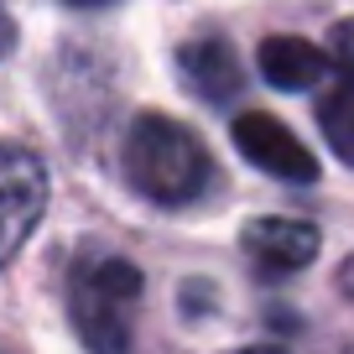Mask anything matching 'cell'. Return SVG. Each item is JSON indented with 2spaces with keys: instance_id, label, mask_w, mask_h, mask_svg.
I'll list each match as a JSON object with an SVG mask.
<instances>
[{
  "instance_id": "1",
  "label": "cell",
  "mask_w": 354,
  "mask_h": 354,
  "mask_svg": "<svg viewBox=\"0 0 354 354\" xmlns=\"http://www.w3.org/2000/svg\"><path fill=\"white\" fill-rule=\"evenodd\" d=\"M120 167H125V183L146 203H162V209L193 203L209 188V172H214L203 141L172 115H136L120 141Z\"/></svg>"
},
{
  "instance_id": "2",
  "label": "cell",
  "mask_w": 354,
  "mask_h": 354,
  "mask_svg": "<svg viewBox=\"0 0 354 354\" xmlns=\"http://www.w3.org/2000/svg\"><path fill=\"white\" fill-rule=\"evenodd\" d=\"M141 313V271L120 255H88L68 277V318L88 354H131Z\"/></svg>"
},
{
  "instance_id": "3",
  "label": "cell",
  "mask_w": 354,
  "mask_h": 354,
  "mask_svg": "<svg viewBox=\"0 0 354 354\" xmlns=\"http://www.w3.org/2000/svg\"><path fill=\"white\" fill-rule=\"evenodd\" d=\"M47 209V167L26 146H0V266L11 261Z\"/></svg>"
},
{
  "instance_id": "4",
  "label": "cell",
  "mask_w": 354,
  "mask_h": 354,
  "mask_svg": "<svg viewBox=\"0 0 354 354\" xmlns=\"http://www.w3.org/2000/svg\"><path fill=\"white\" fill-rule=\"evenodd\" d=\"M234 151L277 183H318V156L266 110H245L234 120Z\"/></svg>"
},
{
  "instance_id": "5",
  "label": "cell",
  "mask_w": 354,
  "mask_h": 354,
  "mask_svg": "<svg viewBox=\"0 0 354 354\" xmlns=\"http://www.w3.org/2000/svg\"><path fill=\"white\" fill-rule=\"evenodd\" d=\"M245 255L266 277H287L318 255V230L308 219H255L245 224Z\"/></svg>"
},
{
  "instance_id": "6",
  "label": "cell",
  "mask_w": 354,
  "mask_h": 354,
  "mask_svg": "<svg viewBox=\"0 0 354 354\" xmlns=\"http://www.w3.org/2000/svg\"><path fill=\"white\" fill-rule=\"evenodd\" d=\"M177 73L209 104H230L234 88H240V63H234L230 42H219V37H193V42H183L177 47Z\"/></svg>"
},
{
  "instance_id": "7",
  "label": "cell",
  "mask_w": 354,
  "mask_h": 354,
  "mask_svg": "<svg viewBox=\"0 0 354 354\" xmlns=\"http://www.w3.org/2000/svg\"><path fill=\"white\" fill-rule=\"evenodd\" d=\"M328 68V53L313 47L308 37H266L261 42V78L281 94H297V88H313Z\"/></svg>"
},
{
  "instance_id": "8",
  "label": "cell",
  "mask_w": 354,
  "mask_h": 354,
  "mask_svg": "<svg viewBox=\"0 0 354 354\" xmlns=\"http://www.w3.org/2000/svg\"><path fill=\"white\" fill-rule=\"evenodd\" d=\"M318 125H323V136H328L333 156L354 167V78L323 94V104H318Z\"/></svg>"
},
{
  "instance_id": "9",
  "label": "cell",
  "mask_w": 354,
  "mask_h": 354,
  "mask_svg": "<svg viewBox=\"0 0 354 354\" xmlns=\"http://www.w3.org/2000/svg\"><path fill=\"white\" fill-rule=\"evenodd\" d=\"M328 63L344 68V73L354 78V16H349V21H339V26L328 32Z\"/></svg>"
},
{
  "instance_id": "10",
  "label": "cell",
  "mask_w": 354,
  "mask_h": 354,
  "mask_svg": "<svg viewBox=\"0 0 354 354\" xmlns=\"http://www.w3.org/2000/svg\"><path fill=\"white\" fill-rule=\"evenodd\" d=\"M11 42H16V26H11V16H6V6H0V57L11 53Z\"/></svg>"
},
{
  "instance_id": "11",
  "label": "cell",
  "mask_w": 354,
  "mask_h": 354,
  "mask_svg": "<svg viewBox=\"0 0 354 354\" xmlns=\"http://www.w3.org/2000/svg\"><path fill=\"white\" fill-rule=\"evenodd\" d=\"M234 354H287V349H271V344H261V349H234Z\"/></svg>"
},
{
  "instance_id": "12",
  "label": "cell",
  "mask_w": 354,
  "mask_h": 354,
  "mask_svg": "<svg viewBox=\"0 0 354 354\" xmlns=\"http://www.w3.org/2000/svg\"><path fill=\"white\" fill-rule=\"evenodd\" d=\"M344 287H349V292H354V261H349V271H344Z\"/></svg>"
},
{
  "instance_id": "13",
  "label": "cell",
  "mask_w": 354,
  "mask_h": 354,
  "mask_svg": "<svg viewBox=\"0 0 354 354\" xmlns=\"http://www.w3.org/2000/svg\"><path fill=\"white\" fill-rule=\"evenodd\" d=\"M68 6H104V0H68Z\"/></svg>"
}]
</instances>
